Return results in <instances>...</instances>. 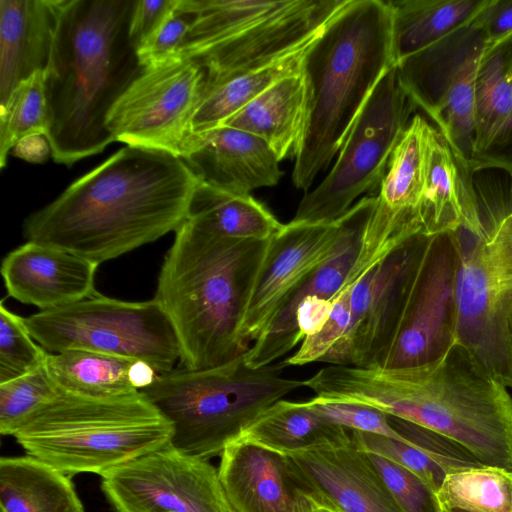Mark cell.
<instances>
[{"label": "cell", "mask_w": 512, "mask_h": 512, "mask_svg": "<svg viewBox=\"0 0 512 512\" xmlns=\"http://www.w3.org/2000/svg\"><path fill=\"white\" fill-rule=\"evenodd\" d=\"M199 181L179 156L126 145L31 213L23 235L99 265L175 232Z\"/></svg>", "instance_id": "1"}, {"label": "cell", "mask_w": 512, "mask_h": 512, "mask_svg": "<svg viewBox=\"0 0 512 512\" xmlns=\"http://www.w3.org/2000/svg\"><path fill=\"white\" fill-rule=\"evenodd\" d=\"M304 384L318 399L370 406L435 431L512 473V397L459 344L422 366L328 365Z\"/></svg>", "instance_id": "2"}, {"label": "cell", "mask_w": 512, "mask_h": 512, "mask_svg": "<svg viewBox=\"0 0 512 512\" xmlns=\"http://www.w3.org/2000/svg\"><path fill=\"white\" fill-rule=\"evenodd\" d=\"M134 3L55 0L44 90L46 137L58 164L71 167L115 142L108 113L144 69L129 36Z\"/></svg>", "instance_id": "3"}, {"label": "cell", "mask_w": 512, "mask_h": 512, "mask_svg": "<svg viewBox=\"0 0 512 512\" xmlns=\"http://www.w3.org/2000/svg\"><path fill=\"white\" fill-rule=\"evenodd\" d=\"M268 241L219 236L186 221L175 231L154 299L176 332L181 366L209 369L248 351L241 327Z\"/></svg>", "instance_id": "4"}, {"label": "cell", "mask_w": 512, "mask_h": 512, "mask_svg": "<svg viewBox=\"0 0 512 512\" xmlns=\"http://www.w3.org/2000/svg\"><path fill=\"white\" fill-rule=\"evenodd\" d=\"M387 1L346 0L303 57L308 115L293 184L307 191L339 153L381 78L394 67Z\"/></svg>", "instance_id": "5"}, {"label": "cell", "mask_w": 512, "mask_h": 512, "mask_svg": "<svg viewBox=\"0 0 512 512\" xmlns=\"http://www.w3.org/2000/svg\"><path fill=\"white\" fill-rule=\"evenodd\" d=\"M58 388V387H57ZM173 429L140 392L94 398L58 389L14 434L27 455L68 477H101L170 444Z\"/></svg>", "instance_id": "6"}, {"label": "cell", "mask_w": 512, "mask_h": 512, "mask_svg": "<svg viewBox=\"0 0 512 512\" xmlns=\"http://www.w3.org/2000/svg\"><path fill=\"white\" fill-rule=\"evenodd\" d=\"M285 364L252 368L244 355L224 365L183 366L157 376L140 392L171 424L170 446L203 460L221 455L265 409L304 386L282 376Z\"/></svg>", "instance_id": "7"}, {"label": "cell", "mask_w": 512, "mask_h": 512, "mask_svg": "<svg viewBox=\"0 0 512 512\" xmlns=\"http://www.w3.org/2000/svg\"><path fill=\"white\" fill-rule=\"evenodd\" d=\"M46 351L86 350L141 360L159 374L174 369L180 345L167 314L153 298L129 302L98 293L24 318Z\"/></svg>", "instance_id": "8"}, {"label": "cell", "mask_w": 512, "mask_h": 512, "mask_svg": "<svg viewBox=\"0 0 512 512\" xmlns=\"http://www.w3.org/2000/svg\"><path fill=\"white\" fill-rule=\"evenodd\" d=\"M376 204L377 196H366L345 213L346 232L338 250L287 296L244 354L248 366L272 364L316 332L341 291L407 238L369 225Z\"/></svg>", "instance_id": "9"}, {"label": "cell", "mask_w": 512, "mask_h": 512, "mask_svg": "<svg viewBox=\"0 0 512 512\" xmlns=\"http://www.w3.org/2000/svg\"><path fill=\"white\" fill-rule=\"evenodd\" d=\"M457 236V344L512 388V231L497 224L484 237Z\"/></svg>", "instance_id": "10"}, {"label": "cell", "mask_w": 512, "mask_h": 512, "mask_svg": "<svg viewBox=\"0 0 512 512\" xmlns=\"http://www.w3.org/2000/svg\"><path fill=\"white\" fill-rule=\"evenodd\" d=\"M416 108L399 82L396 67H392L365 103L332 169L303 196L291 221L333 223L360 195L379 186Z\"/></svg>", "instance_id": "11"}, {"label": "cell", "mask_w": 512, "mask_h": 512, "mask_svg": "<svg viewBox=\"0 0 512 512\" xmlns=\"http://www.w3.org/2000/svg\"><path fill=\"white\" fill-rule=\"evenodd\" d=\"M485 47L473 20L395 66L416 107L436 123L451 150L468 159L476 129V78Z\"/></svg>", "instance_id": "12"}, {"label": "cell", "mask_w": 512, "mask_h": 512, "mask_svg": "<svg viewBox=\"0 0 512 512\" xmlns=\"http://www.w3.org/2000/svg\"><path fill=\"white\" fill-rule=\"evenodd\" d=\"M430 237L423 231L410 235L353 284L348 329L321 362L381 365L395 339Z\"/></svg>", "instance_id": "13"}, {"label": "cell", "mask_w": 512, "mask_h": 512, "mask_svg": "<svg viewBox=\"0 0 512 512\" xmlns=\"http://www.w3.org/2000/svg\"><path fill=\"white\" fill-rule=\"evenodd\" d=\"M205 76L201 65L185 57L144 67L109 111L107 129L127 146L180 157Z\"/></svg>", "instance_id": "14"}, {"label": "cell", "mask_w": 512, "mask_h": 512, "mask_svg": "<svg viewBox=\"0 0 512 512\" xmlns=\"http://www.w3.org/2000/svg\"><path fill=\"white\" fill-rule=\"evenodd\" d=\"M461 245L455 231L431 235L395 339L378 367H415L442 359L457 344L456 282Z\"/></svg>", "instance_id": "15"}, {"label": "cell", "mask_w": 512, "mask_h": 512, "mask_svg": "<svg viewBox=\"0 0 512 512\" xmlns=\"http://www.w3.org/2000/svg\"><path fill=\"white\" fill-rule=\"evenodd\" d=\"M114 512H231L218 468L170 445L103 475Z\"/></svg>", "instance_id": "16"}, {"label": "cell", "mask_w": 512, "mask_h": 512, "mask_svg": "<svg viewBox=\"0 0 512 512\" xmlns=\"http://www.w3.org/2000/svg\"><path fill=\"white\" fill-rule=\"evenodd\" d=\"M345 232L344 214L330 224L290 221L269 239L241 327V338L249 348L287 296L338 250Z\"/></svg>", "instance_id": "17"}, {"label": "cell", "mask_w": 512, "mask_h": 512, "mask_svg": "<svg viewBox=\"0 0 512 512\" xmlns=\"http://www.w3.org/2000/svg\"><path fill=\"white\" fill-rule=\"evenodd\" d=\"M346 0H289L268 18L207 49L195 60L204 87L266 65L314 40Z\"/></svg>", "instance_id": "18"}, {"label": "cell", "mask_w": 512, "mask_h": 512, "mask_svg": "<svg viewBox=\"0 0 512 512\" xmlns=\"http://www.w3.org/2000/svg\"><path fill=\"white\" fill-rule=\"evenodd\" d=\"M180 157L201 182L236 194L275 186L284 174L268 143L229 126L190 133Z\"/></svg>", "instance_id": "19"}, {"label": "cell", "mask_w": 512, "mask_h": 512, "mask_svg": "<svg viewBox=\"0 0 512 512\" xmlns=\"http://www.w3.org/2000/svg\"><path fill=\"white\" fill-rule=\"evenodd\" d=\"M294 482L343 512H403L368 455L349 443L285 456Z\"/></svg>", "instance_id": "20"}, {"label": "cell", "mask_w": 512, "mask_h": 512, "mask_svg": "<svg viewBox=\"0 0 512 512\" xmlns=\"http://www.w3.org/2000/svg\"><path fill=\"white\" fill-rule=\"evenodd\" d=\"M98 266L67 251L26 241L4 257L1 274L10 297L45 311L96 294Z\"/></svg>", "instance_id": "21"}, {"label": "cell", "mask_w": 512, "mask_h": 512, "mask_svg": "<svg viewBox=\"0 0 512 512\" xmlns=\"http://www.w3.org/2000/svg\"><path fill=\"white\" fill-rule=\"evenodd\" d=\"M220 483L231 512H290L294 482L285 456L235 441L221 453Z\"/></svg>", "instance_id": "22"}, {"label": "cell", "mask_w": 512, "mask_h": 512, "mask_svg": "<svg viewBox=\"0 0 512 512\" xmlns=\"http://www.w3.org/2000/svg\"><path fill=\"white\" fill-rule=\"evenodd\" d=\"M55 0H0V104L49 60Z\"/></svg>", "instance_id": "23"}, {"label": "cell", "mask_w": 512, "mask_h": 512, "mask_svg": "<svg viewBox=\"0 0 512 512\" xmlns=\"http://www.w3.org/2000/svg\"><path fill=\"white\" fill-rule=\"evenodd\" d=\"M436 128L414 114L390 157L373 216L423 230L421 204L430 143Z\"/></svg>", "instance_id": "24"}, {"label": "cell", "mask_w": 512, "mask_h": 512, "mask_svg": "<svg viewBox=\"0 0 512 512\" xmlns=\"http://www.w3.org/2000/svg\"><path fill=\"white\" fill-rule=\"evenodd\" d=\"M307 115V89L300 71L273 84L220 126L263 139L282 161L296 158L305 134Z\"/></svg>", "instance_id": "25"}, {"label": "cell", "mask_w": 512, "mask_h": 512, "mask_svg": "<svg viewBox=\"0 0 512 512\" xmlns=\"http://www.w3.org/2000/svg\"><path fill=\"white\" fill-rule=\"evenodd\" d=\"M237 441L263 447L282 456L341 446L350 430L323 417L306 401L278 400L260 413Z\"/></svg>", "instance_id": "26"}, {"label": "cell", "mask_w": 512, "mask_h": 512, "mask_svg": "<svg viewBox=\"0 0 512 512\" xmlns=\"http://www.w3.org/2000/svg\"><path fill=\"white\" fill-rule=\"evenodd\" d=\"M1 512H84L70 477L33 457H1Z\"/></svg>", "instance_id": "27"}, {"label": "cell", "mask_w": 512, "mask_h": 512, "mask_svg": "<svg viewBox=\"0 0 512 512\" xmlns=\"http://www.w3.org/2000/svg\"><path fill=\"white\" fill-rule=\"evenodd\" d=\"M395 66L463 25L471 23L490 0H390Z\"/></svg>", "instance_id": "28"}, {"label": "cell", "mask_w": 512, "mask_h": 512, "mask_svg": "<svg viewBox=\"0 0 512 512\" xmlns=\"http://www.w3.org/2000/svg\"><path fill=\"white\" fill-rule=\"evenodd\" d=\"M184 221L219 236L257 240L270 239L284 225L250 194L227 192L201 181Z\"/></svg>", "instance_id": "29"}, {"label": "cell", "mask_w": 512, "mask_h": 512, "mask_svg": "<svg viewBox=\"0 0 512 512\" xmlns=\"http://www.w3.org/2000/svg\"><path fill=\"white\" fill-rule=\"evenodd\" d=\"M311 42L259 68L203 87L191 118L190 132H203L222 125L273 84L300 72L303 57Z\"/></svg>", "instance_id": "30"}, {"label": "cell", "mask_w": 512, "mask_h": 512, "mask_svg": "<svg viewBox=\"0 0 512 512\" xmlns=\"http://www.w3.org/2000/svg\"><path fill=\"white\" fill-rule=\"evenodd\" d=\"M289 0H178L190 18L181 57L195 59L215 44L281 10Z\"/></svg>", "instance_id": "31"}, {"label": "cell", "mask_w": 512, "mask_h": 512, "mask_svg": "<svg viewBox=\"0 0 512 512\" xmlns=\"http://www.w3.org/2000/svg\"><path fill=\"white\" fill-rule=\"evenodd\" d=\"M134 359L67 350L48 352L45 367L58 389L87 397L112 398L138 392L129 378Z\"/></svg>", "instance_id": "32"}, {"label": "cell", "mask_w": 512, "mask_h": 512, "mask_svg": "<svg viewBox=\"0 0 512 512\" xmlns=\"http://www.w3.org/2000/svg\"><path fill=\"white\" fill-rule=\"evenodd\" d=\"M512 116V34L483 52L476 78L472 155L482 151ZM471 155V156H472Z\"/></svg>", "instance_id": "33"}, {"label": "cell", "mask_w": 512, "mask_h": 512, "mask_svg": "<svg viewBox=\"0 0 512 512\" xmlns=\"http://www.w3.org/2000/svg\"><path fill=\"white\" fill-rule=\"evenodd\" d=\"M420 216L428 235L454 231L460 221L457 166L450 146L437 129L429 148Z\"/></svg>", "instance_id": "34"}, {"label": "cell", "mask_w": 512, "mask_h": 512, "mask_svg": "<svg viewBox=\"0 0 512 512\" xmlns=\"http://www.w3.org/2000/svg\"><path fill=\"white\" fill-rule=\"evenodd\" d=\"M436 495L445 510L512 512V473L491 466L453 472Z\"/></svg>", "instance_id": "35"}, {"label": "cell", "mask_w": 512, "mask_h": 512, "mask_svg": "<svg viewBox=\"0 0 512 512\" xmlns=\"http://www.w3.org/2000/svg\"><path fill=\"white\" fill-rule=\"evenodd\" d=\"M48 109L44 90V71H36L21 81L0 104V168L22 138L47 135Z\"/></svg>", "instance_id": "36"}, {"label": "cell", "mask_w": 512, "mask_h": 512, "mask_svg": "<svg viewBox=\"0 0 512 512\" xmlns=\"http://www.w3.org/2000/svg\"><path fill=\"white\" fill-rule=\"evenodd\" d=\"M58 388L45 364L40 368L0 384V432L12 435L29 417L57 393Z\"/></svg>", "instance_id": "37"}, {"label": "cell", "mask_w": 512, "mask_h": 512, "mask_svg": "<svg viewBox=\"0 0 512 512\" xmlns=\"http://www.w3.org/2000/svg\"><path fill=\"white\" fill-rule=\"evenodd\" d=\"M48 351L28 331L24 318L0 304V384L28 374L45 363Z\"/></svg>", "instance_id": "38"}, {"label": "cell", "mask_w": 512, "mask_h": 512, "mask_svg": "<svg viewBox=\"0 0 512 512\" xmlns=\"http://www.w3.org/2000/svg\"><path fill=\"white\" fill-rule=\"evenodd\" d=\"M350 435L357 449L378 455L407 469L436 494L447 476V473L416 445L356 430H350Z\"/></svg>", "instance_id": "39"}, {"label": "cell", "mask_w": 512, "mask_h": 512, "mask_svg": "<svg viewBox=\"0 0 512 512\" xmlns=\"http://www.w3.org/2000/svg\"><path fill=\"white\" fill-rule=\"evenodd\" d=\"M366 454L403 512H443L436 493L420 478L385 458Z\"/></svg>", "instance_id": "40"}, {"label": "cell", "mask_w": 512, "mask_h": 512, "mask_svg": "<svg viewBox=\"0 0 512 512\" xmlns=\"http://www.w3.org/2000/svg\"><path fill=\"white\" fill-rule=\"evenodd\" d=\"M306 403L323 417L349 430L380 435L411 444L393 427L388 414L373 407L324 401L316 397Z\"/></svg>", "instance_id": "41"}, {"label": "cell", "mask_w": 512, "mask_h": 512, "mask_svg": "<svg viewBox=\"0 0 512 512\" xmlns=\"http://www.w3.org/2000/svg\"><path fill=\"white\" fill-rule=\"evenodd\" d=\"M189 25V16L175 9L137 49L140 64L143 67L157 66L181 57Z\"/></svg>", "instance_id": "42"}, {"label": "cell", "mask_w": 512, "mask_h": 512, "mask_svg": "<svg viewBox=\"0 0 512 512\" xmlns=\"http://www.w3.org/2000/svg\"><path fill=\"white\" fill-rule=\"evenodd\" d=\"M178 0H135L129 24V36L137 49L176 9Z\"/></svg>", "instance_id": "43"}, {"label": "cell", "mask_w": 512, "mask_h": 512, "mask_svg": "<svg viewBox=\"0 0 512 512\" xmlns=\"http://www.w3.org/2000/svg\"><path fill=\"white\" fill-rule=\"evenodd\" d=\"M469 162L474 173L496 169L512 177V116L482 151L470 157Z\"/></svg>", "instance_id": "44"}, {"label": "cell", "mask_w": 512, "mask_h": 512, "mask_svg": "<svg viewBox=\"0 0 512 512\" xmlns=\"http://www.w3.org/2000/svg\"><path fill=\"white\" fill-rule=\"evenodd\" d=\"M487 44L503 40L512 34V0H490L474 19Z\"/></svg>", "instance_id": "45"}, {"label": "cell", "mask_w": 512, "mask_h": 512, "mask_svg": "<svg viewBox=\"0 0 512 512\" xmlns=\"http://www.w3.org/2000/svg\"><path fill=\"white\" fill-rule=\"evenodd\" d=\"M290 512H343L322 493L297 485Z\"/></svg>", "instance_id": "46"}, {"label": "cell", "mask_w": 512, "mask_h": 512, "mask_svg": "<svg viewBox=\"0 0 512 512\" xmlns=\"http://www.w3.org/2000/svg\"><path fill=\"white\" fill-rule=\"evenodd\" d=\"M10 154L30 163H43L52 155L49 140L42 134H33L20 139Z\"/></svg>", "instance_id": "47"}, {"label": "cell", "mask_w": 512, "mask_h": 512, "mask_svg": "<svg viewBox=\"0 0 512 512\" xmlns=\"http://www.w3.org/2000/svg\"><path fill=\"white\" fill-rule=\"evenodd\" d=\"M159 373L147 362L135 360L129 369L130 382L138 391L150 386Z\"/></svg>", "instance_id": "48"}, {"label": "cell", "mask_w": 512, "mask_h": 512, "mask_svg": "<svg viewBox=\"0 0 512 512\" xmlns=\"http://www.w3.org/2000/svg\"><path fill=\"white\" fill-rule=\"evenodd\" d=\"M487 215L491 219L505 217L512 225V194L506 201H498L492 204H484Z\"/></svg>", "instance_id": "49"}, {"label": "cell", "mask_w": 512, "mask_h": 512, "mask_svg": "<svg viewBox=\"0 0 512 512\" xmlns=\"http://www.w3.org/2000/svg\"><path fill=\"white\" fill-rule=\"evenodd\" d=\"M371 220H372V221H374V220L372 219V216H371ZM374 222L379 223V222H377V221H374ZM379 224H380V223H379ZM381 224H384V223H381ZM384 225H387V224H384ZM387 226H388V225H387ZM389 226H391V225H389ZM391 227H395V226H391ZM396 228L412 230V229H409V228H403V227H396ZM412 231H417V230H412Z\"/></svg>", "instance_id": "50"}, {"label": "cell", "mask_w": 512, "mask_h": 512, "mask_svg": "<svg viewBox=\"0 0 512 512\" xmlns=\"http://www.w3.org/2000/svg\"><path fill=\"white\" fill-rule=\"evenodd\" d=\"M448 512H467V511H463V510H459V509H452V510H447Z\"/></svg>", "instance_id": "51"}, {"label": "cell", "mask_w": 512, "mask_h": 512, "mask_svg": "<svg viewBox=\"0 0 512 512\" xmlns=\"http://www.w3.org/2000/svg\"><path fill=\"white\" fill-rule=\"evenodd\" d=\"M443 512H448L447 510L443 509Z\"/></svg>", "instance_id": "52"}]
</instances>
